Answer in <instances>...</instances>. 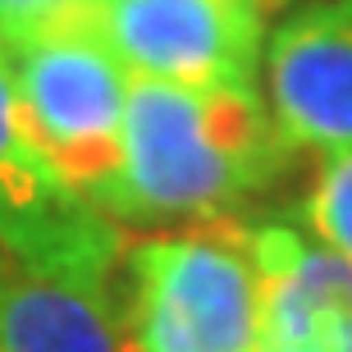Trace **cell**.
I'll list each match as a JSON object with an SVG mask.
<instances>
[{
	"label": "cell",
	"mask_w": 352,
	"mask_h": 352,
	"mask_svg": "<svg viewBox=\"0 0 352 352\" xmlns=\"http://www.w3.org/2000/svg\"><path fill=\"white\" fill-rule=\"evenodd\" d=\"M261 293V352H316L352 334V265L284 220L248 229Z\"/></svg>",
	"instance_id": "cell-7"
},
{
	"label": "cell",
	"mask_w": 352,
	"mask_h": 352,
	"mask_svg": "<svg viewBox=\"0 0 352 352\" xmlns=\"http://www.w3.org/2000/svg\"><path fill=\"white\" fill-rule=\"evenodd\" d=\"M0 252L19 265L82 284H115L124 234L87 197L60 183L19 110V91L0 55Z\"/></svg>",
	"instance_id": "cell-4"
},
{
	"label": "cell",
	"mask_w": 352,
	"mask_h": 352,
	"mask_svg": "<svg viewBox=\"0 0 352 352\" xmlns=\"http://www.w3.org/2000/svg\"><path fill=\"white\" fill-rule=\"evenodd\" d=\"M339 5H348V10H352V0H339Z\"/></svg>",
	"instance_id": "cell-14"
},
{
	"label": "cell",
	"mask_w": 352,
	"mask_h": 352,
	"mask_svg": "<svg viewBox=\"0 0 352 352\" xmlns=\"http://www.w3.org/2000/svg\"><path fill=\"white\" fill-rule=\"evenodd\" d=\"M0 55L46 165L105 215L124 156L129 74L105 46L101 19L5 41Z\"/></svg>",
	"instance_id": "cell-2"
},
{
	"label": "cell",
	"mask_w": 352,
	"mask_h": 352,
	"mask_svg": "<svg viewBox=\"0 0 352 352\" xmlns=\"http://www.w3.org/2000/svg\"><path fill=\"white\" fill-rule=\"evenodd\" d=\"M316 352H352V334H343L339 343H329V348H316Z\"/></svg>",
	"instance_id": "cell-13"
},
{
	"label": "cell",
	"mask_w": 352,
	"mask_h": 352,
	"mask_svg": "<svg viewBox=\"0 0 352 352\" xmlns=\"http://www.w3.org/2000/svg\"><path fill=\"white\" fill-rule=\"evenodd\" d=\"M261 5V19H270V14H284V10H293L298 0H256Z\"/></svg>",
	"instance_id": "cell-12"
},
{
	"label": "cell",
	"mask_w": 352,
	"mask_h": 352,
	"mask_svg": "<svg viewBox=\"0 0 352 352\" xmlns=\"http://www.w3.org/2000/svg\"><path fill=\"white\" fill-rule=\"evenodd\" d=\"M270 115L298 151H352V10L302 5L265 46Z\"/></svg>",
	"instance_id": "cell-6"
},
{
	"label": "cell",
	"mask_w": 352,
	"mask_h": 352,
	"mask_svg": "<svg viewBox=\"0 0 352 352\" xmlns=\"http://www.w3.org/2000/svg\"><path fill=\"white\" fill-rule=\"evenodd\" d=\"M224 10L229 14H238V19H248V23H265L261 19V5H256V0H220Z\"/></svg>",
	"instance_id": "cell-11"
},
{
	"label": "cell",
	"mask_w": 352,
	"mask_h": 352,
	"mask_svg": "<svg viewBox=\"0 0 352 352\" xmlns=\"http://www.w3.org/2000/svg\"><path fill=\"white\" fill-rule=\"evenodd\" d=\"M256 87L192 91L129 78L124 156L105 215L124 224H210L261 197L293 165Z\"/></svg>",
	"instance_id": "cell-1"
},
{
	"label": "cell",
	"mask_w": 352,
	"mask_h": 352,
	"mask_svg": "<svg viewBox=\"0 0 352 352\" xmlns=\"http://www.w3.org/2000/svg\"><path fill=\"white\" fill-rule=\"evenodd\" d=\"M101 19V0H0V46L46 28L91 23Z\"/></svg>",
	"instance_id": "cell-10"
},
{
	"label": "cell",
	"mask_w": 352,
	"mask_h": 352,
	"mask_svg": "<svg viewBox=\"0 0 352 352\" xmlns=\"http://www.w3.org/2000/svg\"><path fill=\"white\" fill-rule=\"evenodd\" d=\"M124 265L133 352H261V293L234 220L142 238Z\"/></svg>",
	"instance_id": "cell-3"
},
{
	"label": "cell",
	"mask_w": 352,
	"mask_h": 352,
	"mask_svg": "<svg viewBox=\"0 0 352 352\" xmlns=\"http://www.w3.org/2000/svg\"><path fill=\"white\" fill-rule=\"evenodd\" d=\"M0 352H133L115 284L28 270L0 252Z\"/></svg>",
	"instance_id": "cell-8"
},
{
	"label": "cell",
	"mask_w": 352,
	"mask_h": 352,
	"mask_svg": "<svg viewBox=\"0 0 352 352\" xmlns=\"http://www.w3.org/2000/svg\"><path fill=\"white\" fill-rule=\"evenodd\" d=\"M302 229L352 265V151L320 156L311 192L302 201Z\"/></svg>",
	"instance_id": "cell-9"
},
{
	"label": "cell",
	"mask_w": 352,
	"mask_h": 352,
	"mask_svg": "<svg viewBox=\"0 0 352 352\" xmlns=\"http://www.w3.org/2000/svg\"><path fill=\"white\" fill-rule=\"evenodd\" d=\"M101 37L129 78L192 91L256 87L261 23L220 0H101Z\"/></svg>",
	"instance_id": "cell-5"
}]
</instances>
